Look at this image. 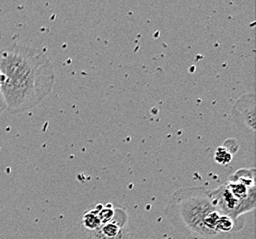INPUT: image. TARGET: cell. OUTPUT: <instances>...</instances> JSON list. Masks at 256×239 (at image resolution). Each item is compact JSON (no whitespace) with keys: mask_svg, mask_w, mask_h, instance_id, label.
Here are the masks:
<instances>
[{"mask_svg":"<svg viewBox=\"0 0 256 239\" xmlns=\"http://www.w3.org/2000/svg\"><path fill=\"white\" fill-rule=\"evenodd\" d=\"M0 91L6 111L20 114L39 105L52 92L51 61L34 47L13 44L0 50Z\"/></svg>","mask_w":256,"mask_h":239,"instance_id":"1","label":"cell"},{"mask_svg":"<svg viewBox=\"0 0 256 239\" xmlns=\"http://www.w3.org/2000/svg\"><path fill=\"white\" fill-rule=\"evenodd\" d=\"M170 224L189 239H233L244 227L220 210L210 190L203 186L184 187L170 196L164 209Z\"/></svg>","mask_w":256,"mask_h":239,"instance_id":"2","label":"cell"},{"mask_svg":"<svg viewBox=\"0 0 256 239\" xmlns=\"http://www.w3.org/2000/svg\"><path fill=\"white\" fill-rule=\"evenodd\" d=\"M228 192L239 206L240 216L256 209V169H240L224 183Z\"/></svg>","mask_w":256,"mask_h":239,"instance_id":"3","label":"cell"},{"mask_svg":"<svg viewBox=\"0 0 256 239\" xmlns=\"http://www.w3.org/2000/svg\"><path fill=\"white\" fill-rule=\"evenodd\" d=\"M88 239H134V231L126 211L116 207L111 221L88 232Z\"/></svg>","mask_w":256,"mask_h":239,"instance_id":"4","label":"cell"},{"mask_svg":"<svg viewBox=\"0 0 256 239\" xmlns=\"http://www.w3.org/2000/svg\"><path fill=\"white\" fill-rule=\"evenodd\" d=\"M232 116L234 122L240 127L249 131L252 134L256 133V95L247 93L240 96L235 102L232 110Z\"/></svg>","mask_w":256,"mask_h":239,"instance_id":"5","label":"cell"},{"mask_svg":"<svg viewBox=\"0 0 256 239\" xmlns=\"http://www.w3.org/2000/svg\"><path fill=\"white\" fill-rule=\"evenodd\" d=\"M238 150L236 141L228 139L222 146H218L215 153V160L220 165H227L232 161L233 154Z\"/></svg>","mask_w":256,"mask_h":239,"instance_id":"6","label":"cell"},{"mask_svg":"<svg viewBox=\"0 0 256 239\" xmlns=\"http://www.w3.org/2000/svg\"><path fill=\"white\" fill-rule=\"evenodd\" d=\"M82 224L88 232L94 231L102 226V222L100 220L98 210L96 206L94 209L84 213V215L82 216Z\"/></svg>","mask_w":256,"mask_h":239,"instance_id":"7","label":"cell"},{"mask_svg":"<svg viewBox=\"0 0 256 239\" xmlns=\"http://www.w3.org/2000/svg\"><path fill=\"white\" fill-rule=\"evenodd\" d=\"M5 111H6V105H5L4 99H3L2 94H1V91H0V115Z\"/></svg>","mask_w":256,"mask_h":239,"instance_id":"8","label":"cell"}]
</instances>
